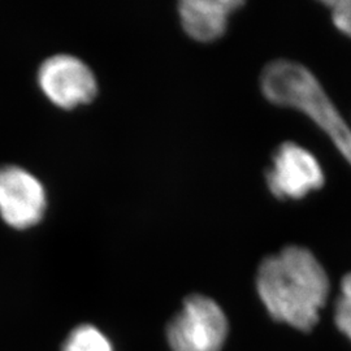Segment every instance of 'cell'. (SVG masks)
I'll use <instances>...</instances> for the list:
<instances>
[{"instance_id": "7", "label": "cell", "mask_w": 351, "mask_h": 351, "mask_svg": "<svg viewBox=\"0 0 351 351\" xmlns=\"http://www.w3.org/2000/svg\"><path fill=\"white\" fill-rule=\"evenodd\" d=\"M242 4L237 0H184L178 4V16L189 37L210 43L226 33L230 16Z\"/></svg>"}, {"instance_id": "10", "label": "cell", "mask_w": 351, "mask_h": 351, "mask_svg": "<svg viewBox=\"0 0 351 351\" xmlns=\"http://www.w3.org/2000/svg\"><path fill=\"white\" fill-rule=\"evenodd\" d=\"M324 4L330 11L335 26L342 34L351 38V0H330Z\"/></svg>"}, {"instance_id": "4", "label": "cell", "mask_w": 351, "mask_h": 351, "mask_svg": "<svg viewBox=\"0 0 351 351\" xmlns=\"http://www.w3.org/2000/svg\"><path fill=\"white\" fill-rule=\"evenodd\" d=\"M265 180L277 199H302L322 189L324 172L310 151L294 142H285L275 151Z\"/></svg>"}, {"instance_id": "1", "label": "cell", "mask_w": 351, "mask_h": 351, "mask_svg": "<svg viewBox=\"0 0 351 351\" xmlns=\"http://www.w3.org/2000/svg\"><path fill=\"white\" fill-rule=\"evenodd\" d=\"M256 290L276 322L308 332L326 306L329 278L311 251L288 246L261 263Z\"/></svg>"}, {"instance_id": "6", "label": "cell", "mask_w": 351, "mask_h": 351, "mask_svg": "<svg viewBox=\"0 0 351 351\" xmlns=\"http://www.w3.org/2000/svg\"><path fill=\"white\" fill-rule=\"evenodd\" d=\"M45 210L46 191L36 176L17 165L0 167V215L8 226H36Z\"/></svg>"}, {"instance_id": "9", "label": "cell", "mask_w": 351, "mask_h": 351, "mask_svg": "<svg viewBox=\"0 0 351 351\" xmlns=\"http://www.w3.org/2000/svg\"><path fill=\"white\" fill-rule=\"evenodd\" d=\"M335 322L339 330L351 341V272L341 281Z\"/></svg>"}, {"instance_id": "8", "label": "cell", "mask_w": 351, "mask_h": 351, "mask_svg": "<svg viewBox=\"0 0 351 351\" xmlns=\"http://www.w3.org/2000/svg\"><path fill=\"white\" fill-rule=\"evenodd\" d=\"M62 351H114L112 342L93 324H80L65 337Z\"/></svg>"}, {"instance_id": "2", "label": "cell", "mask_w": 351, "mask_h": 351, "mask_svg": "<svg viewBox=\"0 0 351 351\" xmlns=\"http://www.w3.org/2000/svg\"><path fill=\"white\" fill-rule=\"evenodd\" d=\"M261 88L271 103L294 108L310 117L351 164V128L311 71L285 59L271 62L261 75Z\"/></svg>"}, {"instance_id": "3", "label": "cell", "mask_w": 351, "mask_h": 351, "mask_svg": "<svg viewBox=\"0 0 351 351\" xmlns=\"http://www.w3.org/2000/svg\"><path fill=\"white\" fill-rule=\"evenodd\" d=\"M228 320L220 306L202 294H191L167 328L172 351H221Z\"/></svg>"}, {"instance_id": "5", "label": "cell", "mask_w": 351, "mask_h": 351, "mask_svg": "<svg viewBox=\"0 0 351 351\" xmlns=\"http://www.w3.org/2000/svg\"><path fill=\"white\" fill-rule=\"evenodd\" d=\"M38 84L45 95L62 108H73L93 101L98 85L95 75L78 58L59 53L40 64Z\"/></svg>"}]
</instances>
